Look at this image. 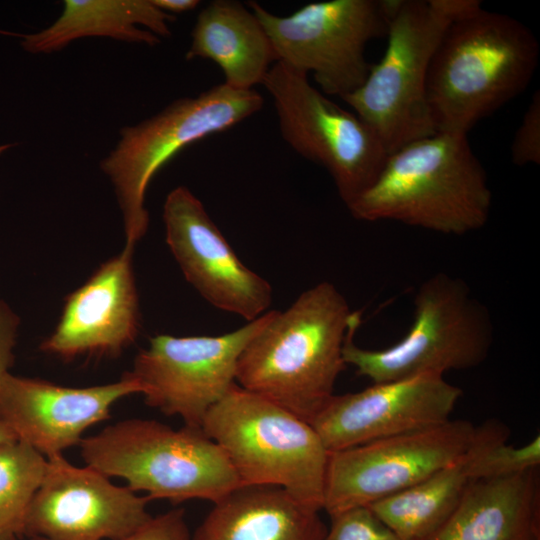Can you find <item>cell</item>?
I'll return each instance as SVG.
<instances>
[{
	"label": "cell",
	"instance_id": "cell-25",
	"mask_svg": "<svg viewBox=\"0 0 540 540\" xmlns=\"http://www.w3.org/2000/svg\"><path fill=\"white\" fill-rule=\"evenodd\" d=\"M323 540H401L368 506H358L330 516Z\"/></svg>",
	"mask_w": 540,
	"mask_h": 540
},
{
	"label": "cell",
	"instance_id": "cell-8",
	"mask_svg": "<svg viewBox=\"0 0 540 540\" xmlns=\"http://www.w3.org/2000/svg\"><path fill=\"white\" fill-rule=\"evenodd\" d=\"M254 89L218 84L195 97L176 99L157 114L124 126L115 147L100 162L122 214L125 244L136 245L149 227L145 197L156 173L188 145L226 131L260 111Z\"/></svg>",
	"mask_w": 540,
	"mask_h": 540
},
{
	"label": "cell",
	"instance_id": "cell-17",
	"mask_svg": "<svg viewBox=\"0 0 540 540\" xmlns=\"http://www.w3.org/2000/svg\"><path fill=\"white\" fill-rule=\"evenodd\" d=\"M134 248L125 244L67 296L55 329L40 345L43 352L66 360L86 354L116 356L135 341L140 307Z\"/></svg>",
	"mask_w": 540,
	"mask_h": 540
},
{
	"label": "cell",
	"instance_id": "cell-7",
	"mask_svg": "<svg viewBox=\"0 0 540 540\" xmlns=\"http://www.w3.org/2000/svg\"><path fill=\"white\" fill-rule=\"evenodd\" d=\"M356 332L344 345L346 365L382 383L481 365L491 350L494 326L489 310L464 280L439 272L418 287L411 326L398 342L365 349L355 344Z\"/></svg>",
	"mask_w": 540,
	"mask_h": 540
},
{
	"label": "cell",
	"instance_id": "cell-23",
	"mask_svg": "<svg viewBox=\"0 0 540 540\" xmlns=\"http://www.w3.org/2000/svg\"><path fill=\"white\" fill-rule=\"evenodd\" d=\"M47 459L19 440L0 444V540L23 536L25 520Z\"/></svg>",
	"mask_w": 540,
	"mask_h": 540
},
{
	"label": "cell",
	"instance_id": "cell-13",
	"mask_svg": "<svg viewBox=\"0 0 540 540\" xmlns=\"http://www.w3.org/2000/svg\"><path fill=\"white\" fill-rule=\"evenodd\" d=\"M46 459L45 473L29 507L23 536L45 540H119L152 517L147 510V496L115 485L88 465H73L63 454Z\"/></svg>",
	"mask_w": 540,
	"mask_h": 540
},
{
	"label": "cell",
	"instance_id": "cell-9",
	"mask_svg": "<svg viewBox=\"0 0 540 540\" xmlns=\"http://www.w3.org/2000/svg\"><path fill=\"white\" fill-rule=\"evenodd\" d=\"M395 0H331L277 16L256 1L249 9L263 26L277 61L311 72L320 91L340 98L366 80L367 44L386 36Z\"/></svg>",
	"mask_w": 540,
	"mask_h": 540
},
{
	"label": "cell",
	"instance_id": "cell-21",
	"mask_svg": "<svg viewBox=\"0 0 540 540\" xmlns=\"http://www.w3.org/2000/svg\"><path fill=\"white\" fill-rule=\"evenodd\" d=\"M185 58L215 62L224 74V83L238 90L262 84L272 63L277 62L256 15L234 0H214L200 11Z\"/></svg>",
	"mask_w": 540,
	"mask_h": 540
},
{
	"label": "cell",
	"instance_id": "cell-6",
	"mask_svg": "<svg viewBox=\"0 0 540 540\" xmlns=\"http://www.w3.org/2000/svg\"><path fill=\"white\" fill-rule=\"evenodd\" d=\"M201 429L223 450L242 486L278 487L323 509L329 452L308 422L236 383Z\"/></svg>",
	"mask_w": 540,
	"mask_h": 540
},
{
	"label": "cell",
	"instance_id": "cell-24",
	"mask_svg": "<svg viewBox=\"0 0 540 540\" xmlns=\"http://www.w3.org/2000/svg\"><path fill=\"white\" fill-rule=\"evenodd\" d=\"M509 429L499 422L475 428L462 463L472 480L508 477L536 469L540 464V436L515 447L508 444Z\"/></svg>",
	"mask_w": 540,
	"mask_h": 540
},
{
	"label": "cell",
	"instance_id": "cell-28",
	"mask_svg": "<svg viewBox=\"0 0 540 540\" xmlns=\"http://www.w3.org/2000/svg\"><path fill=\"white\" fill-rule=\"evenodd\" d=\"M19 326V316L0 300V379L10 372L13 364Z\"/></svg>",
	"mask_w": 540,
	"mask_h": 540
},
{
	"label": "cell",
	"instance_id": "cell-1",
	"mask_svg": "<svg viewBox=\"0 0 540 540\" xmlns=\"http://www.w3.org/2000/svg\"><path fill=\"white\" fill-rule=\"evenodd\" d=\"M361 319L333 283L315 284L269 311L238 359L236 383L309 423L334 395L345 342Z\"/></svg>",
	"mask_w": 540,
	"mask_h": 540
},
{
	"label": "cell",
	"instance_id": "cell-31",
	"mask_svg": "<svg viewBox=\"0 0 540 540\" xmlns=\"http://www.w3.org/2000/svg\"><path fill=\"white\" fill-rule=\"evenodd\" d=\"M13 146V144H4V145H0V154H2L3 152H5L6 150H8L9 148H11Z\"/></svg>",
	"mask_w": 540,
	"mask_h": 540
},
{
	"label": "cell",
	"instance_id": "cell-26",
	"mask_svg": "<svg viewBox=\"0 0 540 540\" xmlns=\"http://www.w3.org/2000/svg\"><path fill=\"white\" fill-rule=\"evenodd\" d=\"M511 159L517 166L540 164V92L535 91L516 130Z\"/></svg>",
	"mask_w": 540,
	"mask_h": 540
},
{
	"label": "cell",
	"instance_id": "cell-5",
	"mask_svg": "<svg viewBox=\"0 0 540 540\" xmlns=\"http://www.w3.org/2000/svg\"><path fill=\"white\" fill-rule=\"evenodd\" d=\"M79 447L86 465L124 479L150 500L214 504L242 486L223 450L201 428L127 419L83 438Z\"/></svg>",
	"mask_w": 540,
	"mask_h": 540
},
{
	"label": "cell",
	"instance_id": "cell-14",
	"mask_svg": "<svg viewBox=\"0 0 540 540\" xmlns=\"http://www.w3.org/2000/svg\"><path fill=\"white\" fill-rule=\"evenodd\" d=\"M162 217L173 257L185 279L208 303L247 322L270 310V283L240 260L190 189H172Z\"/></svg>",
	"mask_w": 540,
	"mask_h": 540
},
{
	"label": "cell",
	"instance_id": "cell-30",
	"mask_svg": "<svg viewBox=\"0 0 540 540\" xmlns=\"http://www.w3.org/2000/svg\"><path fill=\"white\" fill-rule=\"evenodd\" d=\"M17 440L13 432L0 421V444Z\"/></svg>",
	"mask_w": 540,
	"mask_h": 540
},
{
	"label": "cell",
	"instance_id": "cell-29",
	"mask_svg": "<svg viewBox=\"0 0 540 540\" xmlns=\"http://www.w3.org/2000/svg\"><path fill=\"white\" fill-rule=\"evenodd\" d=\"M152 2L160 10L171 15L191 11L200 3L198 0H152Z\"/></svg>",
	"mask_w": 540,
	"mask_h": 540
},
{
	"label": "cell",
	"instance_id": "cell-3",
	"mask_svg": "<svg viewBox=\"0 0 540 540\" xmlns=\"http://www.w3.org/2000/svg\"><path fill=\"white\" fill-rule=\"evenodd\" d=\"M491 205L486 172L467 134L437 132L389 154L375 182L347 208L358 220L459 236L481 229Z\"/></svg>",
	"mask_w": 540,
	"mask_h": 540
},
{
	"label": "cell",
	"instance_id": "cell-32",
	"mask_svg": "<svg viewBox=\"0 0 540 540\" xmlns=\"http://www.w3.org/2000/svg\"><path fill=\"white\" fill-rule=\"evenodd\" d=\"M31 540H45L43 538H38V537H35V538H31Z\"/></svg>",
	"mask_w": 540,
	"mask_h": 540
},
{
	"label": "cell",
	"instance_id": "cell-10",
	"mask_svg": "<svg viewBox=\"0 0 540 540\" xmlns=\"http://www.w3.org/2000/svg\"><path fill=\"white\" fill-rule=\"evenodd\" d=\"M262 85L285 142L328 171L346 207L371 187L388 154L359 116L327 98L306 73L278 61Z\"/></svg>",
	"mask_w": 540,
	"mask_h": 540
},
{
	"label": "cell",
	"instance_id": "cell-2",
	"mask_svg": "<svg viewBox=\"0 0 540 540\" xmlns=\"http://www.w3.org/2000/svg\"><path fill=\"white\" fill-rule=\"evenodd\" d=\"M539 43L519 20L482 7L445 31L431 59L427 104L437 132L467 134L529 85Z\"/></svg>",
	"mask_w": 540,
	"mask_h": 540
},
{
	"label": "cell",
	"instance_id": "cell-15",
	"mask_svg": "<svg viewBox=\"0 0 540 540\" xmlns=\"http://www.w3.org/2000/svg\"><path fill=\"white\" fill-rule=\"evenodd\" d=\"M462 389L443 375L373 383L333 395L310 420L328 452L434 427L450 420Z\"/></svg>",
	"mask_w": 540,
	"mask_h": 540
},
{
	"label": "cell",
	"instance_id": "cell-27",
	"mask_svg": "<svg viewBox=\"0 0 540 540\" xmlns=\"http://www.w3.org/2000/svg\"><path fill=\"white\" fill-rule=\"evenodd\" d=\"M119 540H192L185 512L173 509L151 517L139 528Z\"/></svg>",
	"mask_w": 540,
	"mask_h": 540
},
{
	"label": "cell",
	"instance_id": "cell-4",
	"mask_svg": "<svg viewBox=\"0 0 540 540\" xmlns=\"http://www.w3.org/2000/svg\"><path fill=\"white\" fill-rule=\"evenodd\" d=\"M480 7L479 0H395L383 57L358 89L341 98L388 155L436 133L426 96L431 59L450 24Z\"/></svg>",
	"mask_w": 540,
	"mask_h": 540
},
{
	"label": "cell",
	"instance_id": "cell-11",
	"mask_svg": "<svg viewBox=\"0 0 540 540\" xmlns=\"http://www.w3.org/2000/svg\"><path fill=\"white\" fill-rule=\"evenodd\" d=\"M269 311L221 335L157 334L127 372L141 386L148 406L201 428L208 411L236 384L238 359Z\"/></svg>",
	"mask_w": 540,
	"mask_h": 540
},
{
	"label": "cell",
	"instance_id": "cell-19",
	"mask_svg": "<svg viewBox=\"0 0 540 540\" xmlns=\"http://www.w3.org/2000/svg\"><path fill=\"white\" fill-rule=\"evenodd\" d=\"M326 531L319 511L285 490L243 485L214 503L192 540H323Z\"/></svg>",
	"mask_w": 540,
	"mask_h": 540
},
{
	"label": "cell",
	"instance_id": "cell-22",
	"mask_svg": "<svg viewBox=\"0 0 540 540\" xmlns=\"http://www.w3.org/2000/svg\"><path fill=\"white\" fill-rule=\"evenodd\" d=\"M462 458L368 507L401 540L428 539L454 512L471 481Z\"/></svg>",
	"mask_w": 540,
	"mask_h": 540
},
{
	"label": "cell",
	"instance_id": "cell-12",
	"mask_svg": "<svg viewBox=\"0 0 540 540\" xmlns=\"http://www.w3.org/2000/svg\"><path fill=\"white\" fill-rule=\"evenodd\" d=\"M475 426L466 420L329 452L323 509L329 516L369 506L457 462Z\"/></svg>",
	"mask_w": 540,
	"mask_h": 540
},
{
	"label": "cell",
	"instance_id": "cell-18",
	"mask_svg": "<svg viewBox=\"0 0 540 540\" xmlns=\"http://www.w3.org/2000/svg\"><path fill=\"white\" fill-rule=\"evenodd\" d=\"M426 540H540L537 468L470 481L454 512Z\"/></svg>",
	"mask_w": 540,
	"mask_h": 540
},
{
	"label": "cell",
	"instance_id": "cell-20",
	"mask_svg": "<svg viewBox=\"0 0 540 540\" xmlns=\"http://www.w3.org/2000/svg\"><path fill=\"white\" fill-rule=\"evenodd\" d=\"M175 20V15L160 10L152 0H65L61 15L50 26L13 34L32 54L55 53L87 37L156 46L161 38L170 37L169 24Z\"/></svg>",
	"mask_w": 540,
	"mask_h": 540
},
{
	"label": "cell",
	"instance_id": "cell-16",
	"mask_svg": "<svg viewBox=\"0 0 540 540\" xmlns=\"http://www.w3.org/2000/svg\"><path fill=\"white\" fill-rule=\"evenodd\" d=\"M141 386L125 372L121 379L83 388L19 377L0 379V421L45 458L81 443L84 432L109 418L112 406Z\"/></svg>",
	"mask_w": 540,
	"mask_h": 540
}]
</instances>
